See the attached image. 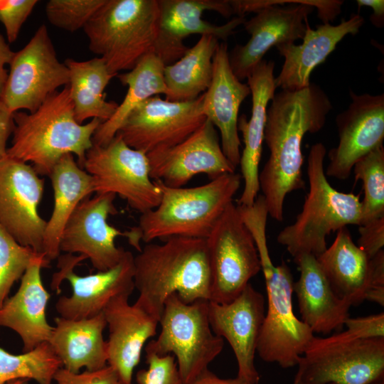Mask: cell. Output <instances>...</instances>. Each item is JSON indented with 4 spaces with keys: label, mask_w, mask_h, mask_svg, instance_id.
I'll return each mask as SVG.
<instances>
[{
    "label": "cell",
    "mask_w": 384,
    "mask_h": 384,
    "mask_svg": "<svg viewBox=\"0 0 384 384\" xmlns=\"http://www.w3.org/2000/svg\"><path fill=\"white\" fill-rule=\"evenodd\" d=\"M331 110L329 97L316 84L300 90H281L271 100L264 134L270 156L259 172V185L268 214L277 221L283 220L286 196L305 186L303 138L320 131Z\"/></svg>",
    "instance_id": "6da1fadb"
},
{
    "label": "cell",
    "mask_w": 384,
    "mask_h": 384,
    "mask_svg": "<svg viewBox=\"0 0 384 384\" xmlns=\"http://www.w3.org/2000/svg\"><path fill=\"white\" fill-rule=\"evenodd\" d=\"M147 243L134 256V303L159 320L173 294L187 304L210 299L211 275L206 239L174 236Z\"/></svg>",
    "instance_id": "7a4b0ae2"
},
{
    "label": "cell",
    "mask_w": 384,
    "mask_h": 384,
    "mask_svg": "<svg viewBox=\"0 0 384 384\" xmlns=\"http://www.w3.org/2000/svg\"><path fill=\"white\" fill-rule=\"evenodd\" d=\"M14 119L15 127L7 155L32 164L40 176H49L67 154L77 156L82 167L101 123L98 119L85 124L77 122L68 85L49 96L35 112L18 111Z\"/></svg>",
    "instance_id": "3957f363"
},
{
    "label": "cell",
    "mask_w": 384,
    "mask_h": 384,
    "mask_svg": "<svg viewBox=\"0 0 384 384\" xmlns=\"http://www.w3.org/2000/svg\"><path fill=\"white\" fill-rule=\"evenodd\" d=\"M325 146H311L307 160L309 185L302 209L295 221L277 235L278 243L294 257L304 254L321 255L326 248V237L348 225H360L363 207L360 197L343 193L329 183L325 174Z\"/></svg>",
    "instance_id": "277c9868"
},
{
    "label": "cell",
    "mask_w": 384,
    "mask_h": 384,
    "mask_svg": "<svg viewBox=\"0 0 384 384\" xmlns=\"http://www.w3.org/2000/svg\"><path fill=\"white\" fill-rule=\"evenodd\" d=\"M239 174L218 176L204 185L174 188L154 181L161 198L154 209L141 214L138 225L141 240L181 236L206 239L241 184Z\"/></svg>",
    "instance_id": "5b68a950"
},
{
    "label": "cell",
    "mask_w": 384,
    "mask_h": 384,
    "mask_svg": "<svg viewBox=\"0 0 384 384\" xmlns=\"http://www.w3.org/2000/svg\"><path fill=\"white\" fill-rule=\"evenodd\" d=\"M91 52L115 75L154 53L159 33L158 0H105L83 28Z\"/></svg>",
    "instance_id": "8992f818"
},
{
    "label": "cell",
    "mask_w": 384,
    "mask_h": 384,
    "mask_svg": "<svg viewBox=\"0 0 384 384\" xmlns=\"http://www.w3.org/2000/svg\"><path fill=\"white\" fill-rule=\"evenodd\" d=\"M256 247L267 295V310L258 338L257 353L264 361L288 368L298 364L314 335L294 313V282L290 268L285 262L274 265L267 240H258Z\"/></svg>",
    "instance_id": "52a82bcc"
},
{
    "label": "cell",
    "mask_w": 384,
    "mask_h": 384,
    "mask_svg": "<svg viewBox=\"0 0 384 384\" xmlns=\"http://www.w3.org/2000/svg\"><path fill=\"white\" fill-rule=\"evenodd\" d=\"M297 366L302 384H378L384 382V338L314 336Z\"/></svg>",
    "instance_id": "ba28073f"
},
{
    "label": "cell",
    "mask_w": 384,
    "mask_h": 384,
    "mask_svg": "<svg viewBox=\"0 0 384 384\" xmlns=\"http://www.w3.org/2000/svg\"><path fill=\"white\" fill-rule=\"evenodd\" d=\"M208 301L187 304L177 294L170 295L159 319L161 332L145 348L158 356L174 353L184 384L208 370L223 348V338L213 333L209 323Z\"/></svg>",
    "instance_id": "9c48e42d"
},
{
    "label": "cell",
    "mask_w": 384,
    "mask_h": 384,
    "mask_svg": "<svg viewBox=\"0 0 384 384\" xmlns=\"http://www.w3.org/2000/svg\"><path fill=\"white\" fill-rule=\"evenodd\" d=\"M94 193H113L141 214L155 208L161 193L151 178L146 154L129 146L119 134L105 145L92 144L82 164Z\"/></svg>",
    "instance_id": "30bf717a"
},
{
    "label": "cell",
    "mask_w": 384,
    "mask_h": 384,
    "mask_svg": "<svg viewBox=\"0 0 384 384\" xmlns=\"http://www.w3.org/2000/svg\"><path fill=\"white\" fill-rule=\"evenodd\" d=\"M206 240L211 275L209 301L230 302L261 271L252 235L233 202L228 206Z\"/></svg>",
    "instance_id": "8fae6325"
},
{
    "label": "cell",
    "mask_w": 384,
    "mask_h": 384,
    "mask_svg": "<svg viewBox=\"0 0 384 384\" xmlns=\"http://www.w3.org/2000/svg\"><path fill=\"white\" fill-rule=\"evenodd\" d=\"M1 100L13 113L35 112L62 86L69 83V71L61 63L48 28L41 25L27 44L15 52Z\"/></svg>",
    "instance_id": "7c38bea8"
},
{
    "label": "cell",
    "mask_w": 384,
    "mask_h": 384,
    "mask_svg": "<svg viewBox=\"0 0 384 384\" xmlns=\"http://www.w3.org/2000/svg\"><path fill=\"white\" fill-rule=\"evenodd\" d=\"M116 195L100 193L82 201L68 219L61 235L60 251L78 253L89 259L97 271H105L117 265L125 251L115 245V239L124 237L141 251V238L135 227L122 232L108 223V217L118 211Z\"/></svg>",
    "instance_id": "4fadbf2b"
},
{
    "label": "cell",
    "mask_w": 384,
    "mask_h": 384,
    "mask_svg": "<svg viewBox=\"0 0 384 384\" xmlns=\"http://www.w3.org/2000/svg\"><path fill=\"white\" fill-rule=\"evenodd\" d=\"M203 97L202 94L193 101L179 102L151 97L132 110L117 134L129 146L145 154L174 146L206 120Z\"/></svg>",
    "instance_id": "5bb4252c"
},
{
    "label": "cell",
    "mask_w": 384,
    "mask_h": 384,
    "mask_svg": "<svg viewBox=\"0 0 384 384\" xmlns=\"http://www.w3.org/2000/svg\"><path fill=\"white\" fill-rule=\"evenodd\" d=\"M43 193L44 179L31 164L8 155L0 159V225L18 243L43 255L46 220L38 208Z\"/></svg>",
    "instance_id": "9a60e30c"
},
{
    "label": "cell",
    "mask_w": 384,
    "mask_h": 384,
    "mask_svg": "<svg viewBox=\"0 0 384 384\" xmlns=\"http://www.w3.org/2000/svg\"><path fill=\"white\" fill-rule=\"evenodd\" d=\"M146 156L151 178L174 188L183 187L200 174L213 179L236 169L222 150L217 129L207 119L181 143Z\"/></svg>",
    "instance_id": "2e32d148"
},
{
    "label": "cell",
    "mask_w": 384,
    "mask_h": 384,
    "mask_svg": "<svg viewBox=\"0 0 384 384\" xmlns=\"http://www.w3.org/2000/svg\"><path fill=\"white\" fill-rule=\"evenodd\" d=\"M351 102L336 118L339 141L328 152L326 176L345 180L356 162L384 139V94L357 95L350 90Z\"/></svg>",
    "instance_id": "e0dca14e"
},
{
    "label": "cell",
    "mask_w": 384,
    "mask_h": 384,
    "mask_svg": "<svg viewBox=\"0 0 384 384\" xmlns=\"http://www.w3.org/2000/svg\"><path fill=\"white\" fill-rule=\"evenodd\" d=\"M158 3L159 33L154 54L165 66L174 63L184 55L188 48L183 41L188 36H213L225 42L246 20L244 16H237L218 26L202 18L205 11L230 17L233 11L227 0H158Z\"/></svg>",
    "instance_id": "ac0fdd59"
},
{
    "label": "cell",
    "mask_w": 384,
    "mask_h": 384,
    "mask_svg": "<svg viewBox=\"0 0 384 384\" xmlns=\"http://www.w3.org/2000/svg\"><path fill=\"white\" fill-rule=\"evenodd\" d=\"M85 260L82 255L73 260H63L61 270L53 278L52 285L59 292V282L67 279L71 287L69 297L62 296L55 303V309L60 317L68 319L91 318L102 313L107 304L122 294H131L134 289V255L125 253L114 267L85 276L75 273L73 268Z\"/></svg>",
    "instance_id": "d6986e66"
},
{
    "label": "cell",
    "mask_w": 384,
    "mask_h": 384,
    "mask_svg": "<svg viewBox=\"0 0 384 384\" xmlns=\"http://www.w3.org/2000/svg\"><path fill=\"white\" fill-rule=\"evenodd\" d=\"M265 315V298L250 283L233 301H208V319L213 333L225 338L238 363L237 377L258 384L255 356Z\"/></svg>",
    "instance_id": "ffe728a7"
},
{
    "label": "cell",
    "mask_w": 384,
    "mask_h": 384,
    "mask_svg": "<svg viewBox=\"0 0 384 384\" xmlns=\"http://www.w3.org/2000/svg\"><path fill=\"white\" fill-rule=\"evenodd\" d=\"M314 7L294 4L287 6L268 5L243 23L250 35L245 45H236L228 53L230 68L239 80L246 79L272 47L303 39L308 16Z\"/></svg>",
    "instance_id": "44dd1931"
},
{
    "label": "cell",
    "mask_w": 384,
    "mask_h": 384,
    "mask_svg": "<svg viewBox=\"0 0 384 384\" xmlns=\"http://www.w3.org/2000/svg\"><path fill=\"white\" fill-rule=\"evenodd\" d=\"M228 53L226 43H219L213 58L212 80L203 93V112L218 129L222 150L237 168L241 155L238 112L242 102L250 94V89L233 73Z\"/></svg>",
    "instance_id": "7402d4cb"
},
{
    "label": "cell",
    "mask_w": 384,
    "mask_h": 384,
    "mask_svg": "<svg viewBox=\"0 0 384 384\" xmlns=\"http://www.w3.org/2000/svg\"><path fill=\"white\" fill-rule=\"evenodd\" d=\"M131 294L113 298L103 314L109 329L107 365L123 384H133V371L139 364L146 341L154 336L159 320L136 304H129Z\"/></svg>",
    "instance_id": "603a6c76"
},
{
    "label": "cell",
    "mask_w": 384,
    "mask_h": 384,
    "mask_svg": "<svg viewBox=\"0 0 384 384\" xmlns=\"http://www.w3.org/2000/svg\"><path fill=\"white\" fill-rule=\"evenodd\" d=\"M274 62L262 60L247 78L252 95V112L247 121L238 117V129L242 133L244 148L240 155L241 177L244 181L238 206H251L260 191L259 164L262 152L267 105L275 95Z\"/></svg>",
    "instance_id": "cb8c5ba5"
},
{
    "label": "cell",
    "mask_w": 384,
    "mask_h": 384,
    "mask_svg": "<svg viewBox=\"0 0 384 384\" xmlns=\"http://www.w3.org/2000/svg\"><path fill=\"white\" fill-rule=\"evenodd\" d=\"M364 23L360 14H353L337 25L323 23L316 29L309 25L301 45L294 43L277 45L276 48L284 58V62L275 78L276 87L296 91L308 87L314 69L326 60L345 36L358 33Z\"/></svg>",
    "instance_id": "d4e9b609"
},
{
    "label": "cell",
    "mask_w": 384,
    "mask_h": 384,
    "mask_svg": "<svg viewBox=\"0 0 384 384\" xmlns=\"http://www.w3.org/2000/svg\"><path fill=\"white\" fill-rule=\"evenodd\" d=\"M49 263L42 257L30 265L16 293L8 297L0 308V327L11 329L18 335L23 352L48 342L53 329L46 314L50 295L41 274V269L49 267Z\"/></svg>",
    "instance_id": "484cf974"
},
{
    "label": "cell",
    "mask_w": 384,
    "mask_h": 384,
    "mask_svg": "<svg viewBox=\"0 0 384 384\" xmlns=\"http://www.w3.org/2000/svg\"><path fill=\"white\" fill-rule=\"evenodd\" d=\"M294 260L300 273L294 292L301 320L313 333L328 334L342 329L351 305L336 296L314 255L304 254Z\"/></svg>",
    "instance_id": "4316f807"
},
{
    "label": "cell",
    "mask_w": 384,
    "mask_h": 384,
    "mask_svg": "<svg viewBox=\"0 0 384 384\" xmlns=\"http://www.w3.org/2000/svg\"><path fill=\"white\" fill-rule=\"evenodd\" d=\"M55 326L48 341L62 367L73 373L85 368L97 370L107 365V326L103 312L91 318L55 319Z\"/></svg>",
    "instance_id": "83f0119b"
},
{
    "label": "cell",
    "mask_w": 384,
    "mask_h": 384,
    "mask_svg": "<svg viewBox=\"0 0 384 384\" xmlns=\"http://www.w3.org/2000/svg\"><path fill=\"white\" fill-rule=\"evenodd\" d=\"M53 207L44 231L43 253L50 262L60 257L63 230L78 204L94 193L92 176L75 161L74 155L62 156L50 175Z\"/></svg>",
    "instance_id": "f1b7e54d"
},
{
    "label": "cell",
    "mask_w": 384,
    "mask_h": 384,
    "mask_svg": "<svg viewBox=\"0 0 384 384\" xmlns=\"http://www.w3.org/2000/svg\"><path fill=\"white\" fill-rule=\"evenodd\" d=\"M316 257L336 296L351 306L365 300L370 258L353 241L347 226L336 231L331 245Z\"/></svg>",
    "instance_id": "f546056e"
},
{
    "label": "cell",
    "mask_w": 384,
    "mask_h": 384,
    "mask_svg": "<svg viewBox=\"0 0 384 384\" xmlns=\"http://www.w3.org/2000/svg\"><path fill=\"white\" fill-rule=\"evenodd\" d=\"M69 71V89L75 117L79 124L88 119L104 122L115 112L118 104L105 99L104 90L117 75L112 74L105 60L95 57L86 60L67 58L64 60Z\"/></svg>",
    "instance_id": "4dcf8cb0"
},
{
    "label": "cell",
    "mask_w": 384,
    "mask_h": 384,
    "mask_svg": "<svg viewBox=\"0 0 384 384\" xmlns=\"http://www.w3.org/2000/svg\"><path fill=\"white\" fill-rule=\"evenodd\" d=\"M164 64L154 53L144 56L129 71L118 74L120 82L128 87L127 94L112 117L101 122L96 129L92 143L105 145L117 134L132 110L148 98L164 94L167 89L164 79Z\"/></svg>",
    "instance_id": "1f68e13d"
},
{
    "label": "cell",
    "mask_w": 384,
    "mask_h": 384,
    "mask_svg": "<svg viewBox=\"0 0 384 384\" xmlns=\"http://www.w3.org/2000/svg\"><path fill=\"white\" fill-rule=\"evenodd\" d=\"M218 44L219 41L213 36H201L179 60L164 67L166 100L193 101L208 90L213 77V58Z\"/></svg>",
    "instance_id": "d6a6232c"
},
{
    "label": "cell",
    "mask_w": 384,
    "mask_h": 384,
    "mask_svg": "<svg viewBox=\"0 0 384 384\" xmlns=\"http://www.w3.org/2000/svg\"><path fill=\"white\" fill-rule=\"evenodd\" d=\"M60 367V361L48 342L17 355L0 347V384L15 380L52 384L53 376Z\"/></svg>",
    "instance_id": "836d02e7"
},
{
    "label": "cell",
    "mask_w": 384,
    "mask_h": 384,
    "mask_svg": "<svg viewBox=\"0 0 384 384\" xmlns=\"http://www.w3.org/2000/svg\"><path fill=\"white\" fill-rule=\"evenodd\" d=\"M355 181L363 182L362 223L384 215V148L380 146L354 164Z\"/></svg>",
    "instance_id": "e575fe53"
},
{
    "label": "cell",
    "mask_w": 384,
    "mask_h": 384,
    "mask_svg": "<svg viewBox=\"0 0 384 384\" xmlns=\"http://www.w3.org/2000/svg\"><path fill=\"white\" fill-rule=\"evenodd\" d=\"M42 257L46 258L43 254L18 243L0 225V308L14 284L21 279L30 265Z\"/></svg>",
    "instance_id": "d590c367"
},
{
    "label": "cell",
    "mask_w": 384,
    "mask_h": 384,
    "mask_svg": "<svg viewBox=\"0 0 384 384\" xmlns=\"http://www.w3.org/2000/svg\"><path fill=\"white\" fill-rule=\"evenodd\" d=\"M105 0H49L46 15L53 26L68 32L83 28Z\"/></svg>",
    "instance_id": "8d00e7d4"
},
{
    "label": "cell",
    "mask_w": 384,
    "mask_h": 384,
    "mask_svg": "<svg viewBox=\"0 0 384 384\" xmlns=\"http://www.w3.org/2000/svg\"><path fill=\"white\" fill-rule=\"evenodd\" d=\"M146 361L148 368L137 373L138 384H184L173 355L146 352Z\"/></svg>",
    "instance_id": "74e56055"
},
{
    "label": "cell",
    "mask_w": 384,
    "mask_h": 384,
    "mask_svg": "<svg viewBox=\"0 0 384 384\" xmlns=\"http://www.w3.org/2000/svg\"><path fill=\"white\" fill-rule=\"evenodd\" d=\"M38 0H0V22L4 25L9 43L17 39L21 27Z\"/></svg>",
    "instance_id": "f35d334b"
},
{
    "label": "cell",
    "mask_w": 384,
    "mask_h": 384,
    "mask_svg": "<svg viewBox=\"0 0 384 384\" xmlns=\"http://www.w3.org/2000/svg\"><path fill=\"white\" fill-rule=\"evenodd\" d=\"M53 380L56 384H123L118 374L109 365L93 371L73 373L60 367L57 370Z\"/></svg>",
    "instance_id": "ab89813d"
},
{
    "label": "cell",
    "mask_w": 384,
    "mask_h": 384,
    "mask_svg": "<svg viewBox=\"0 0 384 384\" xmlns=\"http://www.w3.org/2000/svg\"><path fill=\"white\" fill-rule=\"evenodd\" d=\"M359 238L357 245L372 258L384 246V215L358 226Z\"/></svg>",
    "instance_id": "60d3db41"
},
{
    "label": "cell",
    "mask_w": 384,
    "mask_h": 384,
    "mask_svg": "<svg viewBox=\"0 0 384 384\" xmlns=\"http://www.w3.org/2000/svg\"><path fill=\"white\" fill-rule=\"evenodd\" d=\"M346 331L352 336L363 338H384V313L360 316L348 317L344 322Z\"/></svg>",
    "instance_id": "b9f144b4"
},
{
    "label": "cell",
    "mask_w": 384,
    "mask_h": 384,
    "mask_svg": "<svg viewBox=\"0 0 384 384\" xmlns=\"http://www.w3.org/2000/svg\"><path fill=\"white\" fill-rule=\"evenodd\" d=\"M365 300L384 306V251L370 258L369 287Z\"/></svg>",
    "instance_id": "7bdbcfd3"
},
{
    "label": "cell",
    "mask_w": 384,
    "mask_h": 384,
    "mask_svg": "<svg viewBox=\"0 0 384 384\" xmlns=\"http://www.w3.org/2000/svg\"><path fill=\"white\" fill-rule=\"evenodd\" d=\"M14 127V113L0 100V159L7 155V142Z\"/></svg>",
    "instance_id": "ee69618b"
},
{
    "label": "cell",
    "mask_w": 384,
    "mask_h": 384,
    "mask_svg": "<svg viewBox=\"0 0 384 384\" xmlns=\"http://www.w3.org/2000/svg\"><path fill=\"white\" fill-rule=\"evenodd\" d=\"M14 53L4 37L0 33V99L4 92L9 74L5 65L10 64Z\"/></svg>",
    "instance_id": "f6af8a7d"
},
{
    "label": "cell",
    "mask_w": 384,
    "mask_h": 384,
    "mask_svg": "<svg viewBox=\"0 0 384 384\" xmlns=\"http://www.w3.org/2000/svg\"><path fill=\"white\" fill-rule=\"evenodd\" d=\"M358 8L368 6L372 8L373 14L370 16L372 23L378 28L384 24V1L383 0H357Z\"/></svg>",
    "instance_id": "bcb514c9"
},
{
    "label": "cell",
    "mask_w": 384,
    "mask_h": 384,
    "mask_svg": "<svg viewBox=\"0 0 384 384\" xmlns=\"http://www.w3.org/2000/svg\"><path fill=\"white\" fill-rule=\"evenodd\" d=\"M191 384H253L242 380L238 377L230 379H223L218 378L215 374L208 369L203 372Z\"/></svg>",
    "instance_id": "7dc6e473"
},
{
    "label": "cell",
    "mask_w": 384,
    "mask_h": 384,
    "mask_svg": "<svg viewBox=\"0 0 384 384\" xmlns=\"http://www.w3.org/2000/svg\"><path fill=\"white\" fill-rule=\"evenodd\" d=\"M23 380H15L9 382L6 384H21Z\"/></svg>",
    "instance_id": "c3c4849f"
},
{
    "label": "cell",
    "mask_w": 384,
    "mask_h": 384,
    "mask_svg": "<svg viewBox=\"0 0 384 384\" xmlns=\"http://www.w3.org/2000/svg\"><path fill=\"white\" fill-rule=\"evenodd\" d=\"M292 384H302L299 378L295 375ZM378 384H384V382L379 383Z\"/></svg>",
    "instance_id": "681fc988"
},
{
    "label": "cell",
    "mask_w": 384,
    "mask_h": 384,
    "mask_svg": "<svg viewBox=\"0 0 384 384\" xmlns=\"http://www.w3.org/2000/svg\"><path fill=\"white\" fill-rule=\"evenodd\" d=\"M28 380H23L21 384H28Z\"/></svg>",
    "instance_id": "f907efd6"
}]
</instances>
